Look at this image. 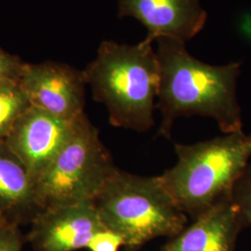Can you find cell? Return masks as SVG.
<instances>
[{"label":"cell","instance_id":"cell-1","mask_svg":"<svg viewBox=\"0 0 251 251\" xmlns=\"http://www.w3.org/2000/svg\"><path fill=\"white\" fill-rule=\"evenodd\" d=\"M156 41L161 68L156 103L161 113L158 136L170 139L175 120L192 116L212 118L223 133L242 131L236 97L241 63L207 64L189 53L181 39L160 37Z\"/></svg>","mask_w":251,"mask_h":251},{"label":"cell","instance_id":"cell-2","mask_svg":"<svg viewBox=\"0 0 251 251\" xmlns=\"http://www.w3.org/2000/svg\"><path fill=\"white\" fill-rule=\"evenodd\" d=\"M83 73L93 99L107 109L112 125L139 132L152 127L161 81L160 63L152 44L103 41Z\"/></svg>","mask_w":251,"mask_h":251},{"label":"cell","instance_id":"cell-3","mask_svg":"<svg viewBox=\"0 0 251 251\" xmlns=\"http://www.w3.org/2000/svg\"><path fill=\"white\" fill-rule=\"evenodd\" d=\"M178 160L158 176L179 209L194 220L232 200L251 158V135L224 133L194 144H175Z\"/></svg>","mask_w":251,"mask_h":251},{"label":"cell","instance_id":"cell-4","mask_svg":"<svg viewBox=\"0 0 251 251\" xmlns=\"http://www.w3.org/2000/svg\"><path fill=\"white\" fill-rule=\"evenodd\" d=\"M93 203L104 227L122 237L125 251H138L156 237H173L188 222L158 176L143 177L117 169Z\"/></svg>","mask_w":251,"mask_h":251},{"label":"cell","instance_id":"cell-5","mask_svg":"<svg viewBox=\"0 0 251 251\" xmlns=\"http://www.w3.org/2000/svg\"><path fill=\"white\" fill-rule=\"evenodd\" d=\"M98 129L83 114L72 133L36 181L41 209L93 201L117 171Z\"/></svg>","mask_w":251,"mask_h":251},{"label":"cell","instance_id":"cell-6","mask_svg":"<svg viewBox=\"0 0 251 251\" xmlns=\"http://www.w3.org/2000/svg\"><path fill=\"white\" fill-rule=\"evenodd\" d=\"M18 82L33 106L65 120L85 114L83 71L64 63H25Z\"/></svg>","mask_w":251,"mask_h":251},{"label":"cell","instance_id":"cell-7","mask_svg":"<svg viewBox=\"0 0 251 251\" xmlns=\"http://www.w3.org/2000/svg\"><path fill=\"white\" fill-rule=\"evenodd\" d=\"M76 119L65 120L33 105L19 117L5 143L35 182L69 139Z\"/></svg>","mask_w":251,"mask_h":251},{"label":"cell","instance_id":"cell-8","mask_svg":"<svg viewBox=\"0 0 251 251\" xmlns=\"http://www.w3.org/2000/svg\"><path fill=\"white\" fill-rule=\"evenodd\" d=\"M31 225L26 240L36 251L87 249L93 235L106 229L93 201L45 208Z\"/></svg>","mask_w":251,"mask_h":251},{"label":"cell","instance_id":"cell-9","mask_svg":"<svg viewBox=\"0 0 251 251\" xmlns=\"http://www.w3.org/2000/svg\"><path fill=\"white\" fill-rule=\"evenodd\" d=\"M118 16L133 17L147 29L144 42L160 37L187 41L206 25L207 13L199 0H117Z\"/></svg>","mask_w":251,"mask_h":251},{"label":"cell","instance_id":"cell-10","mask_svg":"<svg viewBox=\"0 0 251 251\" xmlns=\"http://www.w3.org/2000/svg\"><path fill=\"white\" fill-rule=\"evenodd\" d=\"M243 224L233 201L214 206L172 237L163 251H234Z\"/></svg>","mask_w":251,"mask_h":251},{"label":"cell","instance_id":"cell-11","mask_svg":"<svg viewBox=\"0 0 251 251\" xmlns=\"http://www.w3.org/2000/svg\"><path fill=\"white\" fill-rule=\"evenodd\" d=\"M41 211L36 182L25 165L6 143L0 144V213L19 226L32 223Z\"/></svg>","mask_w":251,"mask_h":251},{"label":"cell","instance_id":"cell-12","mask_svg":"<svg viewBox=\"0 0 251 251\" xmlns=\"http://www.w3.org/2000/svg\"><path fill=\"white\" fill-rule=\"evenodd\" d=\"M30 105L18 81L0 82V144L6 142L19 117Z\"/></svg>","mask_w":251,"mask_h":251},{"label":"cell","instance_id":"cell-13","mask_svg":"<svg viewBox=\"0 0 251 251\" xmlns=\"http://www.w3.org/2000/svg\"><path fill=\"white\" fill-rule=\"evenodd\" d=\"M232 201L237 207L243 226H251V166L238 179L233 191Z\"/></svg>","mask_w":251,"mask_h":251},{"label":"cell","instance_id":"cell-14","mask_svg":"<svg viewBox=\"0 0 251 251\" xmlns=\"http://www.w3.org/2000/svg\"><path fill=\"white\" fill-rule=\"evenodd\" d=\"M123 246L124 241L119 234L104 229L93 235L87 249L90 251H118Z\"/></svg>","mask_w":251,"mask_h":251},{"label":"cell","instance_id":"cell-15","mask_svg":"<svg viewBox=\"0 0 251 251\" xmlns=\"http://www.w3.org/2000/svg\"><path fill=\"white\" fill-rule=\"evenodd\" d=\"M24 62L0 48V82L19 80Z\"/></svg>","mask_w":251,"mask_h":251},{"label":"cell","instance_id":"cell-16","mask_svg":"<svg viewBox=\"0 0 251 251\" xmlns=\"http://www.w3.org/2000/svg\"><path fill=\"white\" fill-rule=\"evenodd\" d=\"M25 238L18 225H6L0 226V251H22Z\"/></svg>","mask_w":251,"mask_h":251},{"label":"cell","instance_id":"cell-17","mask_svg":"<svg viewBox=\"0 0 251 251\" xmlns=\"http://www.w3.org/2000/svg\"><path fill=\"white\" fill-rule=\"evenodd\" d=\"M6 224H8V223H7V221H6V219L4 218V216L2 215V214L0 213V226L6 225Z\"/></svg>","mask_w":251,"mask_h":251}]
</instances>
